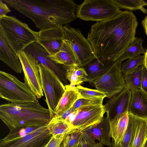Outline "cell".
Instances as JSON below:
<instances>
[{"instance_id":"6da1fadb","label":"cell","mask_w":147,"mask_h":147,"mask_svg":"<svg viewBox=\"0 0 147 147\" xmlns=\"http://www.w3.org/2000/svg\"><path fill=\"white\" fill-rule=\"evenodd\" d=\"M138 25L135 16L127 10L92 25L87 39L95 57L100 59L117 60L137 38L135 36Z\"/></svg>"},{"instance_id":"7a4b0ae2","label":"cell","mask_w":147,"mask_h":147,"mask_svg":"<svg viewBox=\"0 0 147 147\" xmlns=\"http://www.w3.org/2000/svg\"><path fill=\"white\" fill-rule=\"evenodd\" d=\"M31 19L40 30L63 26L75 20L76 5L71 0H3Z\"/></svg>"},{"instance_id":"3957f363","label":"cell","mask_w":147,"mask_h":147,"mask_svg":"<svg viewBox=\"0 0 147 147\" xmlns=\"http://www.w3.org/2000/svg\"><path fill=\"white\" fill-rule=\"evenodd\" d=\"M49 109L34 102L9 103L0 106V118L10 132L22 129L46 126L53 117Z\"/></svg>"},{"instance_id":"277c9868","label":"cell","mask_w":147,"mask_h":147,"mask_svg":"<svg viewBox=\"0 0 147 147\" xmlns=\"http://www.w3.org/2000/svg\"><path fill=\"white\" fill-rule=\"evenodd\" d=\"M0 31L18 55L27 46L37 41L38 32L14 16L0 18Z\"/></svg>"},{"instance_id":"5b68a950","label":"cell","mask_w":147,"mask_h":147,"mask_svg":"<svg viewBox=\"0 0 147 147\" xmlns=\"http://www.w3.org/2000/svg\"><path fill=\"white\" fill-rule=\"evenodd\" d=\"M52 135L47 126L10 132L0 140V147H46Z\"/></svg>"},{"instance_id":"8992f818","label":"cell","mask_w":147,"mask_h":147,"mask_svg":"<svg viewBox=\"0 0 147 147\" xmlns=\"http://www.w3.org/2000/svg\"><path fill=\"white\" fill-rule=\"evenodd\" d=\"M0 97L11 103L34 102L37 98L28 86L13 75L0 71Z\"/></svg>"},{"instance_id":"52a82bcc","label":"cell","mask_w":147,"mask_h":147,"mask_svg":"<svg viewBox=\"0 0 147 147\" xmlns=\"http://www.w3.org/2000/svg\"><path fill=\"white\" fill-rule=\"evenodd\" d=\"M76 16L85 21L100 22L113 18L122 11L112 0H86L78 5Z\"/></svg>"},{"instance_id":"ba28073f","label":"cell","mask_w":147,"mask_h":147,"mask_svg":"<svg viewBox=\"0 0 147 147\" xmlns=\"http://www.w3.org/2000/svg\"><path fill=\"white\" fill-rule=\"evenodd\" d=\"M45 101L53 116L65 90V85L51 69L39 63L38 65Z\"/></svg>"},{"instance_id":"9c48e42d","label":"cell","mask_w":147,"mask_h":147,"mask_svg":"<svg viewBox=\"0 0 147 147\" xmlns=\"http://www.w3.org/2000/svg\"><path fill=\"white\" fill-rule=\"evenodd\" d=\"M122 62L116 60L104 74L91 84L96 90L103 92L109 99L119 93L126 87L121 71Z\"/></svg>"},{"instance_id":"30bf717a","label":"cell","mask_w":147,"mask_h":147,"mask_svg":"<svg viewBox=\"0 0 147 147\" xmlns=\"http://www.w3.org/2000/svg\"><path fill=\"white\" fill-rule=\"evenodd\" d=\"M63 28L64 32V40L69 42L80 63L81 66L96 57L90 43L79 29L67 25L63 26Z\"/></svg>"},{"instance_id":"8fae6325","label":"cell","mask_w":147,"mask_h":147,"mask_svg":"<svg viewBox=\"0 0 147 147\" xmlns=\"http://www.w3.org/2000/svg\"><path fill=\"white\" fill-rule=\"evenodd\" d=\"M24 75V83L38 98L43 96L38 65V61L31 54L24 51L18 55Z\"/></svg>"},{"instance_id":"7c38bea8","label":"cell","mask_w":147,"mask_h":147,"mask_svg":"<svg viewBox=\"0 0 147 147\" xmlns=\"http://www.w3.org/2000/svg\"><path fill=\"white\" fill-rule=\"evenodd\" d=\"M131 95L126 86L121 92L107 101L104 107L110 125V136L117 124L121 117L128 111Z\"/></svg>"},{"instance_id":"4fadbf2b","label":"cell","mask_w":147,"mask_h":147,"mask_svg":"<svg viewBox=\"0 0 147 147\" xmlns=\"http://www.w3.org/2000/svg\"><path fill=\"white\" fill-rule=\"evenodd\" d=\"M78 109L79 112L71 124L75 132H82L100 123L105 113L103 105L86 106Z\"/></svg>"},{"instance_id":"5bb4252c","label":"cell","mask_w":147,"mask_h":147,"mask_svg":"<svg viewBox=\"0 0 147 147\" xmlns=\"http://www.w3.org/2000/svg\"><path fill=\"white\" fill-rule=\"evenodd\" d=\"M24 51L31 54L39 62L52 70L65 85L69 84L67 78V70L64 65L58 63L49 57L48 52L37 42L32 43L26 48Z\"/></svg>"},{"instance_id":"9a60e30c","label":"cell","mask_w":147,"mask_h":147,"mask_svg":"<svg viewBox=\"0 0 147 147\" xmlns=\"http://www.w3.org/2000/svg\"><path fill=\"white\" fill-rule=\"evenodd\" d=\"M37 32L36 42L48 52L49 55H54L60 50L64 38L63 26L40 30Z\"/></svg>"},{"instance_id":"2e32d148","label":"cell","mask_w":147,"mask_h":147,"mask_svg":"<svg viewBox=\"0 0 147 147\" xmlns=\"http://www.w3.org/2000/svg\"><path fill=\"white\" fill-rule=\"evenodd\" d=\"M110 130L109 122L107 115L103 117L100 123L88 127L81 132L88 142H93L97 140L103 145L111 147Z\"/></svg>"},{"instance_id":"e0dca14e","label":"cell","mask_w":147,"mask_h":147,"mask_svg":"<svg viewBox=\"0 0 147 147\" xmlns=\"http://www.w3.org/2000/svg\"><path fill=\"white\" fill-rule=\"evenodd\" d=\"M0 59L15 72L22 73V68L18 55L8 44L0 31Z\"/></svg>"},{"instance_id":"ac0fdd59","label":"cell","mask_w":147,"mask_h":147,"mask_svg":"<svg viewBox=\"0 0 147 147\" xmlns=\"http://www.w3.org/2000/svg\"><path fill=\"white\" fill-rule=\"evenodd\" d=\"M115 61L98 59L95 57L87 64L81 66L88 75L86 82L91 84L104 74L113 65Z\"/></svg>"},{"instance_id":"d6986e66","label":"cell","mask_w":147,"mask_h":147,"mask_svg":"<svg viewBox=\"0 0 147 147\" xmlns=\"http://www.w3.org/2000/svg\"><path fill=\"white\" fill-rule=\"evenodd\" d=\"M131 92L128 113L139 117L147 118V94L141 89Z\"/></svg>"},{"instance_id":"ffe728a7","label":"cell","mask_w":147,"mask_h":147,"mask_svg":"<svg viewBox=\"0 0 147 147\" xmlns=\"http://www.w3.org/2000/svg\"><path fill=\"white\" fill-rule=\"evenodd\" d=\"M49 57L56 63L65 67L80 65V63L69 41L64 40L60 50L55 54Z\"/></svg>"},{"instance_id":"44dd1931","label":"cell","mask_w":147,"mask_h":147,"mask_svg":"<svg viewBox=\"0 0 147 147\" xmlns=\"http://www.w3.org/2000/svg\"><path fill=\"white\" fill-rule=\"evenodd\" d=\"M65 92L55 109L54 115L60 117L70 109L75 102L79 99V94L75 89V86L65 85Z\"/></svg>"},{"instance_id":"7402d4cb","label":"cell","mask_w":147,"mask_h":147,"mask_svg":"<svg viewBox=\"0 0 147 147\" xmlns=\"http://www.w3.org/2000/svg\"><path fill=\"white\" fill-rule=\"evenodd\" d=\"M136 125L135 133L130 147H144L147 140V118L136 116Z\"/></svg>"},{"instance_id":"603a6c76","label":"cell","mask_w":147,"mask_h":147,"mask_svg":"<svg viewBox=\"0 0 147 147\" xmlns=\"http://www.w3.org/2000/svg\"><path fill=\"white\" fill-rule=\"evenodd\" d=\"M47 126L53 136L59 134L67 136L75 132L71 125L55 115L52 117Z\"/></svg>"},{"instance_id":"cb8c5ba5","label":"cell","mask_w":147,"mask_h":147,"mask_svg":"<svg viewBox=\"0 0 147 147\" xmlns=\"http://www.w3.org/2000/svg\"><path fill=\"white\" fill-rule=\"evenodd\" d=\"M67 70V78L72 86L80 85L86 82L87 74L84 69L80 65L66 67Z\"/></svg>"},{"instance_id":"d4e9b609","label":"cell","mask_w":147,"mask_h":147,"mask_svg":"<svg viewBox=\"0 0 147 147\" xmlns=\"http://www.w3.org/2000/svg\"><path fill=\"white\" fill-rule=\"evenodd\" d=\"M129 116L128 125L122 140L117 144L111 142L112 147H130L136 129V116L129 113Z\"/></svg>"},{"instance_id":"484cf974","label":"cell","mask_w":147,"mask_h":147,"mask_svg":"<svg viewBox=\"0 0 147 147\" xmlns=\"http://www.w3.org/2000/svg\"><path fill=\"white\" fill-rule=\"evenodd\" d=\"M143 40L142 38H137L117 60L122 61L125 59L137 57L141 54H145L146 50L143 47Z\"/></svg>"},{"instance_id":"4316f807","label":"cell","mask_w":147,"mask_h":147,"mask_svg":"<svg viewBox=\"0 0 147 147\" xmlns=\"http://www.w3.org/2000/svg\"><path fill=\"white\" fill-rule=\"evenodd\" d=\"M128 111L124 113L120 118L117 125L111 134L112 142L117 144L122 140L127 129L129 122Z\"/></svg>"},{"instance_id":"83f0119b","label":"cell","mask_w":147,"mask_h":147,"mask_svg":"<svg viewBox=\"0 0 147 147\" xmlns=\"http://www.w3.org/2000/svg\"><path fill=\"white\" fill-rule=\"evenodd\" d=\"M144 68V64L141 65L135 71L124 76L126 86L131 91L141 89V77Z\"/></svg>"},{"instance_id":"f1b7e54d","label":"cell","mask_w":147,"mask_h":147,"mask_svg":"<svg viewBox=\"0 0 147 147\" xmlns=\"http://www.w3.org/2000/svg\"><path fill=\"white\" fill-rule=\"evenodd\" d=\"M145 55H139L129 59L122 63L121 71L123 76L129 74L136 70L141 65L144 64Z\"/></svg>"},{"instance_id":"f546056e","label":"cell","mask_w":147,"mask_h":147,"mask_svg":"<svg viewBox=\"0 0 147 147\" xmlns=\"http://www.w3.org/2000/svg\"><path fill=\"white\" fill-rule=\"evenodd\" d=\"M80 98L92 99L106 97L103 92L97 90H94L84 87L80 85L75 87Z\"/></svg>"},{"instance_id":"4dcf8cb0","label":"cell","mask_w":147,"mask_h":147,"mask_svg":"<svg viewBox=\"0 0 147 147\" xmlns=\"http://www.w3.org/2000/svg\"><path fill=\"white\" fill-rule=\"evenodd\" d=\"M120 9L130 10H140L144 14L147 13V9L143 7L140 0H112Z\"/></svg>"},{"instance_id":"1f68e13d","label":"cell","mask_w":147,"mask_h":147,"mask_svg":"<svg viewBox=\"0 0 147 147\" xmlns=\"http://www.w3.org/2000/svg\"><path fill=\"white\" fill-rule=\"evenodd\" d=\"M104 98H98L94 99H89L80 98L77 100L71 107L72 112L79 108L91 105H102Z\"/></svg>"},{"instance_id":"d6a6232c","label":"cell","mask_w":147,"mask_h":147,"mask_svg":"<svg viewBox=\"0 0 147 147\" xmlns=\"http://www.w3.org/2000/svg\"><path fill=\"white\" fill-rule=\"evenodd\" d=\"M83 137L81 132L76 131L69 134L65 137L62 144L65 147H71L82 140Z\"/></svg>"},{"instance_id":"836d02e7","label":"cell","mask_w":147,"mask_h":147,"mask_svg":"<svg viewBox=\"0 0 147 147\" xmlns=\"http://www.w3.org/2000/svg\"><path fill=\"white\" fill-rule=\"evenodd\" d=\"M66 136L59 134L52 136L46 147H60L64 138Z\"/></svg>"},{"instance_id":"e575fe53","label":"cell","mask_w":147,"mask_h":147,"mask_svg":"<svg viewBox=\"0 0 147 147\" xmlns=\"http://www.w3.org/2000/svg\"><path fill=\"white\" fill-rule=\"evenodd\" d=\"M141 89L147 94V69L145 67L142 76Z\"/></svg>"},{"instance_id":"d590c367","label":"cell","mask_w":147,"mask_h":147,"mask_svg":"<svg viewBox=\"0 0 147 147\" xmlns=\"http://www.w3.org/2000/svg\"><path fill=\"white\" fill-rule=\"evenodd\" d=\"M8 6L3 0H0V18L7 16V14L11 11Z\"/></svg>"},{"instance_id":"8d00e7d4","label":"cell","mask_w":147,"mask_h":147,"mask_svg":"<svg viewBox=\"0 0 147 147\" xmlns=\"http://www.w3.org/2000/svg\"><path fill=\"white\" fill-rule=\"evenodd\" d=\"M103 145L101 142H88L83 137L82 140L83 147H102Z\"/></svg>"},{"instance_id":"74e56055","label":"cell","mask_w":147,"mask_h":147,"mask_svg":"<svg viewBox=\"0 0 147 147\" xmlns=\"http://www.w3.org/2000/svg\"><path fill=\"white\" fill-rule=\"evenodd\" d=\"M79 112V109H78L74 112L71 114L65 119V121L67 123L71 125V124Z\"/></svg>"},{"instance_id":"f35d334b","label":"cell","mask_w":147,"mask_h":147,"mask_svg":"<svg viewBox=\"0 0 147 147\" xmlns=\"http://www.w3.org/2000/svg\"><path fill=\"white\" fill-rule=\"evenodd\" d=\"M73 112L71 108L64 113L61 116L59 117L61 119L65 121L68 116Z\"/></svg>"},{"instance_id":"ab89813d","label":"cell","mask_w":147,"mask_h":147,"mask_svg":"<svg viewBox=\"0 0 147 147\" xmlns=\"http://www.w3.org/2000/svg\"><path fill=\"white\" fill-rule=\"evenodd\" d=\"M142 24L144 29L145 33L147 36V16L142 21Z\"/></svg>"},{"instance_id":"60d3db41","label":"cell","mask_w":147,"mask_h":147,"mask_svg":"<svg viewBox=\"0 0 147 147\" xmlns=\"http://www.w3.org/2000/svg\"><path fill=\"white\" fill-rule=\"evenodd\" d=\"M83 139L76 144V145L71 147H83L82 146V140ZM60 147H65L63 145L61 144Z\"/></svg>"},{"instance_id":"b9f144b4","label":"cell","mask_w":147,"mask_h":147,"mask_svg":"<svg viewBox=\"0 0 147 147\" xmlns=\"http://www.w3.org/2000/svg\"><path fill=\"white\" fill-rule=\"evenodd\" d=\"M145 55V57L144 61V67L147 69V50L146 54Z\"/></svg>"},{"instance_id":"7bdbcfd3","label":"cell","mask_w":147,"mask_h":147,"mask_svg":"<svg viewBox=\"0 0 147 147\" xmlns=\"http://www.w3.org/2000/svg\"><path fill=\"white\" fill-rule=\"evenodd\" d=\"M140 1L143 6H147V0H140Z\"/></svg>"},{"instance_id":"ee69618b","label":"cell","mask_w":147,"mask_h":147,"mask_svg":"<svg viewBox=\"0 0 147 147\" xmlns=\"http://www.w3.org/2000/svg\"><path fill=\"white\" fill-rule=\"evenodd\" d=\"M144 147H147V140L145 144Z\"/></svg>"}]
</instances>
